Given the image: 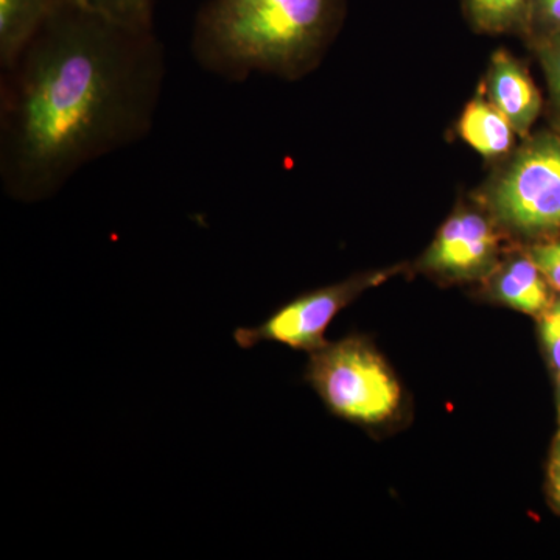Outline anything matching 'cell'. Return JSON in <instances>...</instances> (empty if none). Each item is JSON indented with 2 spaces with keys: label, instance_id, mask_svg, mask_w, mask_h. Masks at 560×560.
Instances as JSON below:
<instances>
[{
  "label": "cell",
  "instance_id": "13",
  "mask_svg": "<svg viewBox=\"0 0 560 560\" xmlns=\"http://www.w3.org/2000/svg\"><path fill=\"white\" fill-rule=\"evenodd\" d=\"M539 58L550 90L551 108L560 127V32L529 40Z\"/></svg>",
  "mask_w": 560,
  "mask_h": 560
},
{
  "label": "cell",
  "instance_id": "8",
  "mask_svg": "<svg viewBox=\"0 0 560 560\" xmlns=\"http://www.w3.org/2000/svg\"><path fill=\"white\" fill-rule=\"evenodd\" d=\"M490 293L514 311L539 318L555 301L551 285L528 254L499 265L489 275Z\"/></svg>",
  "mask_w": 560,
  "mask_h": 560
},
{
  "label": "cell",
  "instance_id": "14",
  "mask_svg": "<svg viewBox=\"0 0 560 560\" xmlns=\"http://www.w3.org/2000/svg\"><path fill=\"white\" fill-rule=\"evenodd\" d=\"M539 329L552 370L560 375V298H555L550 307L539 316Z\"/></svg>",
  "mask_w": 560,
  "mask_h": 560
},
{
  "label": "cell",
  "instance_id": "11",
  "mask_svg": "<svg viewBox=\"0 0 560 560\" xmlns=\"http://www.w3.org/2000/svg\"><path fill=\"white\" fill-rule=\"evenodd\" d=\"M534 0H463L464 13L471 28L486 35L529 33Z\"/></svg>",
  "mask_w": 560,
  "mask_h": 560
},
{
  "label": "cell",
  "instance_id": "10",
  "mask_svg": "<svg viewBox=\"0 0 560 560\" xmlns=\"http://www.w3.org/2000/svg\"><path fill=\"white\" fill-rule=\"evenodd\" d=\"M61 0H0V70L35 39Z\"/></svg>",
  "mask_w": 560,
  "mask_h": 560
},
{
  "label": "cell",
  "instance_id": "2",
  "mask_svg": "<svg viewBox=\"0 0 560 560\" xmlns=\"http://www.w3.org/2000/svg\"><path fill=\"white\" fill-rule=\"evenodd\" d=\"M346 0H208L191 27L190 54L228 83L253 73L298 80L340 32Z\"/></svg>",
  "mask_w": 560,
  "mask_h": 560
},
{
  "label": "cell",
  "instance_id": "9",
  "mask_svg": "<svg viewBox=\"0 0 560 560\" xmlns=\"http://www.w3.org/2000/svg\"><path fill=\"white\" fill-rule=\"evenodd\" d=\"M459 138L486 160L508 156L517 132L510 120L489 101L485 86L467 103L458 120Z\"/></svg>",
  "mask_w": 560,
  "mask_h": 560
},
{
  "label": "cell",
  "instance_id": "5",
  "mask_svg": "<svg viewBox=\"0 0 560 560\" xmlns=\"http://www.w3.org/2000/svg\"><path fill=\"white\" fill-rule=\"evenodd\" d=\"M390 272H366L307 291L283 304L259 326L235 329V345L241 349H253L260 342L270 341L294 350L324 348V335L338 313L352 304L364 290L383 282Z\"/></svg>",
  "mask_w": 560,
  "mask_h": 560
},
{
  "label": "cell",
  "instance_id": "4",
  "mask_svg": "<svg viewBox=\"0 0 560 560\" xmlns=\"http://www.w3.org/2000/svg\"><path fill=\"white\" fill-rule=\"evenodd\" d=\"M305 381L331 415L349 422L374 425L400 407L399 382L374 346L357 335L318 349Z\"/></svg>",
  "mask_w": 560,
  "mask_h": 560
},
{
  "label": "cell",
  "instance_id": "7",
  "mask_svg": "<svg viewBox=\"0 0 560 560\" xmlns=\"http://www.w3.org/2000/svg\"><path fill=\"white\" fill-rule=\"evenodd\" d=\"M482 86L489 101L510 120L514 131L522 138H528L530 127L541 110V97L525 66L510 50H497Z\"/></svg>",
  "mask_w": 560,
  "mask_h": 560
},
{
  "label": "cell",
  "instance_id": "16",
  "mask_svg": "<svg viewBox=\"0 0 560 560\" xmlns=\"http://www.w3.org/2000/svg\"><path fill=\"white\" fill-rule=\"evenodd\" d=\"M560 32V0H534L526 39Z\"/></svg>",
  "mask_w": 560,
  "mask_h": 560
},
{
  "label": "cell",
  "instance_id": "3",
  "mask_svg": "<svg viewBox=\"0 0 560 560\" xmlns=\"http://www.w3.org/2000/svg\"><path fill=\"white\" fill-rule=\"evenodd\" d=\"M486 209L503 230L544 237L560 230V135L526 139L495 173L485 195Z\"/></svg>",
  "mask_w": 560,
  "mask_h": 560
},
{
  "label": "cell",
  "instance_id": "15",
  "mask_svg": "<svg viewBox=\"0 0 560 560\" xmlns=\"http://www.w3.org/2000/svg\"><path fill=\"white\" fill-rule=\"evenodd\" d=\"M526 254L537 265L551 289L560 294V238L529 246Z\"/></svg>",
  "mask_w": 560,
  "mask_h": 560
},
{
  "label": "cell",
  "instance_id": "12",
  "mask_svg": "<svg viewBox=\"0 0 560 560\" xmlns=\"http://www.w3.org/2000/svg\"><path fill=\"white\" fill-rule=\"evenodd\" d=\"M136 28H154V0H66Z\"/></svg>",
  "mask_w": 560,
  "mask_h": 560
},
{
  "label": "cell",
  "instance_id": "1",
  "mask_svg": "<svg viewBox=\"0 0 560 560\" xmlns=\"http://www.w3.org/2000/svg\"><path fill=\"white\" fill-rule=\"evenodd\" d=\"M164 44L61 0L0 70V186L22 205L50 200L92 162L149 138L164 90Z\"/></svg>",
  "mask_w": 560,
  "mask_h": 560
},
{
  "label": "cell",
  "instance_id": "18",
  "mask_svg": "<svg viewBox=\"0 0 560 560\" xmlns=\"http://www.w3.org/2000/svg\"><path fill=\"white\" fill-rule=\"evenodd\" d=\"M555 455H556V456H560V436H559L558 442H556V452H555Z\"/></svg>",
  "mask_w": 560,
  "mask_h": 560
},
{
  "label": "cell",
  "instance_id": "17",
  "mask_svg": "<svg viewBox=\"0 0 560 560\" xmlns=\"http://www.w3.org/2000/svg\"><path fill=\"white\" fill-rule=\"evenodd\" d=\"M550 485L552 495H555L560 508V456H552L550 464Z\"/></svg>",
  "mask_w": 560,
  "mask_h": 560
},
{
  "label": "cell",
  "instance_id": "6",
  "mask_svg": "<svg viewBox=\"0 0 560 560\" xmlns=\"http://www.w3.org/2000/svg\"><path fill=\"white\" fill-rule=\"evenodd\" d=\"M499 228L489 212L460 206L442 224L420 268L442 279L489 278L499 267Z\"/></svg>",
  "mask_w": 560,
  "mask_h": 560
},
{
  "label": "cell",
  "instance_id": "19",
  "mask_svg": "<svg viewBox=\"0 0 560 560\" xmlns=\"http://www.w3.org/2000/svg\"><path fill=\"white\" fill-rule=\"evenodd\" d=\"M558 381H559V394H558V397H559V415H560V375H558Z\"/></svg>",
  "mask_w": 560,
  "mask_h": 560
}]
</instances>
